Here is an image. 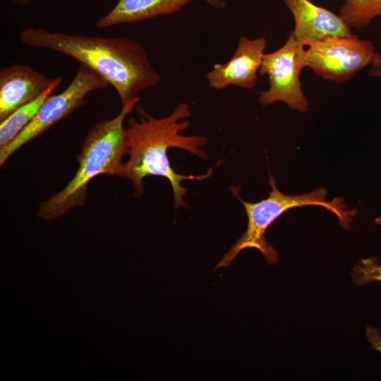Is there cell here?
<instances>
[{"label": "cell", "mask_w": 381, "mask_h": 381, "mask_svg": "<svg viewBox=\"0 0 381 381\" xmlns=\"http://www.w3.org/2000/svg\"><path fill=\"white\" fill-rule=\"evenodd\" d=\"M304 47L291 30L281 47L265 53L258 74L267 75L269 87L258 97L261 105L282 102L300 112L308 110L310 104L302 90L300 80L301 70L304 68Z\"/></svg>", "instance_id": "5b68a950"}, {"label": "cell", "mask_w": 381, "mask_h": 381, "mask_svg": "<svg viewBox=\"0 0 381 381\" xmlns=\"http://www.w3.org/2000/svg\"><path fill=\"white\" fill-rule=\"evenodd\" d=\"M108 85V82L97 72L80 65L68 87L58 95H50L30 123L8 145L0 149L1 166L18 149L83 105L89 93Z\"/></svg>", "instance_id": "8992f818"}, {"label": "cell", "mask_w": 381, "mask_h": 381, "mask_svg": "<svg viewBox=\"0 0 381 381\" xmlns=\"http://www.w3.org/2000/svg\"><path fill=\"white\" fill-rule=\"evenodd\" d=\"M139 100L138 97L122 105L117 116L102 119L89 129L77 156L78 167L74 176L61 191L40 205L39 217L47 221L54 219L83 205L90 182L100 174L122 177L123 157L128 150L123 122Z\"/></svg>", "instance_id": "3957f363"}, {"label": "cell", "mask_w": 381, "mask_h": 381, "mask_svg": "<svg viewBox=\"0 0 381 381\" xmlns=\"http://www.w3.org/2000/svg\"><path fill=\"white\" fill-rule=\"evenodd\" d=\"M62 77L54 78L49 87L38 97L14 111L0 124V149L8 145L30 123L44 101L61 83Z\"/></svg>", "instance_id": "7c38bea8"}, {"label": "cell", "mask_w": 381, "mask_h": 381, "mask_svg": "<svg viewBox=\"0 0 381 381\" xmlns=\"http://www.w3.org/2000/svg\"><path fill=\"white\" fill-rule=\"evenodd\" d=\"M269 183L271 190L267 198L257 202H250L240 198L248 217V226L246 231L230 248L220 262L214 268H226L237 255L245 248H256L261 252L269 265H275L279 260V253L267 241L265 233L272 222L286 210L306 205L322 206L334 213L341 226L349 229L357 211L349 210L342 198H334L327 201V190L318 188L310 193L301 195H289L280 192L275 180L270 173Z\"/></svg>", "instance_id": "277c9868"}, {"label": "cell", "mask_w": 381, "mask_h": 381, "mask_svg": "<svg viewBox=\"0 0 381 381\" xmlns=\"http://www.w3.org/2000/svg\"><path fill=\"white\" fill-rule=\"evenodd\" d=\"M19 38L26 45L65 54L97 72L115 89L122 105L139 97L142 91L160 80L144 47L127 37L69 35L28 28Z\"/></svg>", "instance_id": "6da1fadb"}, {"label": "cell", "mask_w": 381, "mask_h": 381, "mask_svg": "<svg viewBox=\"0 0 381 381\" xmlns=\"http://www.w3.org/2000/svg\"><path fill=\"white\" fill-rule=\"evenodd\" d=\"M353 282L358 286H365L374 282H381V265L377 258L361 260L352 269Z\"/></svg>", "instance_id": "5bb4252c"}, {"label": "cell", "mask_w": 381, "mask_h": 381, "mask_svg": "<svg viewBox=\"0 0 381 381\" xmlns=\"http://www.w3.org/2000/svg\"><path fill=\"white\" fill-rule=\"evenodd\" d=\"M375 53L373 42L355 35L329 37L308 46L303 66L325 80L344 83L370 66Z\"/></svg>", "instance_id": "52a82bcc"}, {"label": "cell", "mask_w": 381, "mask_h": 381, "mask_svg": "<svg viewBox=\"0 0 381 381\" xmlns=\"http://www.w3.org/2000/svg\"><path fill=\"white\" fill-rule=\"evenodd\" d=\"M37 0H10L11 3L18 6H25L32 3Z\"/></svg>", "instance_id": "e0dca14e"}, {"label": "cell", "mask_w": 381, "mask_h": 381, "mask_svg": "<svg viewBox=\"0 0 381 381\" xmlns=\"http://www.w3.org/2000/svg\"><path fill=\"white\" fill-rule=\"evenodd\" d=\"M294 19L295 37L305 46L333 36H351V28L338 14L310 0H283Z\"/></svg>", "instance_id": "9c48e42d"}, {"label": "cell", "mask_w": 381, "mask_h": 381, "mask_svg": "<svg viewBox=\"0 0 381 381\" xmlns=\"http://www.w3.org/2000/svg\"><path fill=\"white\" fill-rule=\"evenodd\" d=\"M365 336L371 348L377 350L381 354V332L380 329L377 327L368 325L365 328Z\"/></svg>", "instance_id": "9a60e30c"}, {"label": "cell", "mask_w": 381, "mask_h": 381, "mask_svg": "<svg viewBox=\"0 0 381 381\" xmlns=\"http://www.w3.org/2000/svg\"><path fill=\"white\" fill-rule=\"evenodd\" d=\"M139 119L130 118L125 128L128 160L124 163L122 178L130 179L134 188V196L144 193L143 180L147 176H162L168 179L172 188L175 209L187 207L183 197L188 189L181 186L184 180L203 181L211 176L213 167L201 175L185 176L176 173L170 164L167 150L170 147L185 150L202 159L207 156L200 147L208 140L199 135H182L181 132L190 126L188 120L191 112L188 104H178L171 114L155 118L143 108L138 109Z\"/></svg>", "instance_id": "7a4b0ae2"}, {"label": "cell", "mask_w": 381, "mask_h": 381, "mask_svg": "<svg viewBox=\"0 0 381 381\" xmlns=\"http://www.w3.org/2000/svg\"><path fill=\"white\" fill-rule=\"evenodd\" d=\"M368 75L371 77L381 78V53H375L373 60L370 65Z\"/></svg>", "instance_id": "2e32d148"}, {"label": "cell", "mask_w": 381, "mask_h": 381, "mask_svg": "<svg viewBox=\"0 0 381 381\" xmlns=\"http://www.w3.org/2000/svg\"><path fill=\"white\" fill-rule=\"evenodd\" d=\"M50 79L31 67L14 64L0 70V121L35 99L52 84Z\"/></svg>", "instance_id": "30bf717a"}, {"label": "cell", "mask_w": 381, "mask_h": 381, "mask_svg": "<svg viewBox=\"0 0 381 381\" xmlns=\"http://www.w3.org/2000/svg\"><path fill=\"white\" fill-rule=\"evenodd\" d=\"M266 46L265 37L250 40L241 36L233 56L224 64H214L206 74L209 86L215 90L225 89L229 85L244 89L253 88Z\"/></svg>", "instance_id": "ba28073f"}, {"label": "cell", "mask_w": 381, "mask_h": 381, "mask_svg": "<svg viewBox=\"0 0 381 381\" xmlns=\"http://www.w3.org/2000/svg\"><path fill=\"white\" fill-rule=\"evenodd\" d=\"M195 0H118L114 7L95 23L98 28L138 23L159 16L170 15ZM216 8L224 6V0H203Z\"/></svg>", "instance_id": "8fae6325"}, {"label": "cell", "mask_w": 381, "mask_h": 381, "mask_svg": "<svg viewBox=\"0 0 381 381\" xmlns=\"http://www.w3.org/2000/svg\"><path fill=\"white\" fill-rule=\"evenodd\" d=\"M375 223L381 226V215L374 220Z\"/></svg>", "instance_id": "ac0fdd59"}, {"label": "cell", "mask_w": 381, "mask_h": 381, "mask_svg": "<svg viewBox=\"0 0 381 381\" xmlns=\"http://www.w3.org/2000/svg\"><path fill=\"white\" fill-rule=\"evenodd\" d=\"M339 15L350 28L361 29L381 16V0H345Z\"/></svg>", "instance_id": "4fadbf2b"}]
</instances>
